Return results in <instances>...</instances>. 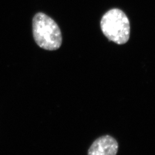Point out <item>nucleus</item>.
Returning <instances> with one entry per match:
<instances>
[{
    "label": "nucleus",
    "mask_w": 155,
    "mask_h": 155,
    "mask_svg": "<svg viewBox=\"0 0 155 155\" xmlns=\"http://www.w3.org/2000/svg\"><path fill=\"white\" fill-rule=\"evenodd\" d=\"M32 32L36 44L48 51L58 50L62 44L61 31L56 22L43 13H38L33 17Z\"/></svg>",
    "instance_id": "nucleus-1"
},
{
    "label": "nucleus",
    "mask_w": 155,
    "mask_h": 155,
    "mask_svg": "<svg viewBox=\"0 0 155 155\" xmlns=\"http://www.w3.org/2000/svg\"><path fill=\"white\" fill-rule=\"evenodd\" d=\"M100 27L106 38L117 45H125L130 39L129 20L125 12L118 8L106 12L101 18Z\"/></svg>",
    "instance_id": "nucleus-2"
},
{
    "label": "nucleus",
    "mask_w": 155,
    "mask_h": 155,
    "mask_svg": "<svg viewBox=\"0 0 155 155\" xmlns=\"http://www.w3.org/2000/svg\"><path fill=\"white\" fill-rule=\"evenodd\" d=\"M118 147L116 139L111 136H102L94 140L89 148L87 155H116Z\"/></svg>",
    "instance_id": "nucleus-3"
}]
</instances>
